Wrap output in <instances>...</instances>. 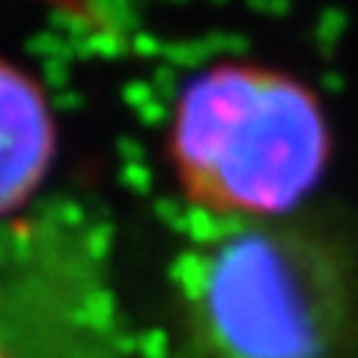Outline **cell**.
<instances>
[{"label":"cell","mask_w":358,"mask_h":358,"mask_svg":"<svg viewBox=\"0 0 358 358\" xmlns=\"http://www.w3.org/2000/svg\"><path fill=\"white\" fill-rule=\"evenodd\" d=\"M0 358H13V355H9V352L3 350V346H0Z\"/></svg>","instance_id":"obj_4"},{"label":"cell","mask_w":358,"mask_h":358,"mask_svg":"<svg viewBox=\"0 0 358 358\" xmlns=\"http://www.w3.org/2000/svg\"><path fill=\"white\" fill-rule=\"evenodd\" d=\"M173 281L215 358H334L350 334L346 263L293 224L212 218L179 251Z\"/></svg>","instance_id":"obj_1"},{"label":"cell","mask_w":358,"mask_h":358,"mask_svg":"<svg viewBox=\"0 0 358 358\" xmlns=\"http://www.w3.org/2000/svg\"><path fill=\"white\" fill-rule=\"evenodd\" d=\"M54 150L51 110L24 72L0 60V215L36 192Z\"/></svg>","instance_id":"obj_3"},{"label":"cell","mask_w":358,"mask_h":358,"mask_svg":"<svg viewBox=\"0 0 358 358\" xmlns=\"http://www.w3.org/2000/svg\"><path fill=\"white\" fill-rule=\"evenodd\" d=\"M171 162L209 218L284 215L320 179L329 129L308 87L263 66H218L179 96Z\"/></svg>","instance_id":"obj_2"}]
</instances>
